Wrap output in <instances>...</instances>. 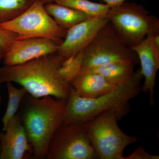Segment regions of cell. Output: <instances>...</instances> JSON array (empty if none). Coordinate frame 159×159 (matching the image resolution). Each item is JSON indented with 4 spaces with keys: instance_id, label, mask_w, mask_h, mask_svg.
<instances>
[{
    "instance_id": "cell-6",
    "label": "cell",
    "mask_w": 159,
    "mask_h": 159,
    "mask_svg": "<svg viewBox=\"0 0 159 159\" xmlns=\"http://www.w3.org/2000/svg\"><path fill=\"white\" fill-rule=\"evenodd\" d=\"M0 27L15 33L17 39L43 38L60 44L67 31L57 25L46 11L44 4L40 0H36L17 17L0 24Z\"/></svg>"
},
{
    "instance_id": "cell-17",
    "label": "cell",
    "mask_w": 159,
    "mask_h": 159,
    "mask_svg": "<svg viewBox=\"0 0 159 159\" xmlns=\"http://www.w3.org/2000/svg\"><path fill=\"white\" fill-rule=\"evenodd\" d=\"M6 84L9 99L6 112L2 119L4 131L10 120L16 115L23 98L27 93L24 88H17L11 82H7Z\"/></svg>"
},
{
    "instance_id": "cell-23",
    "label": "cell",
    "mask_w": 159,
    "mask_h": 159,
    "mask_svg": "<svg viewBox=\"0 0 159 159\" xmlns=\"http://www.w3.org/2000/svg\"><path fill=\"white\" fill-rule=\"evenodd\" d=\"M44 5L46 4H49V3H51L54 2L55 0H40Z\"/></svg>"
},
{
    "instance_id": "cell-12",
    "label": "cell",
    "mask_w": 159,
    "mask_h": 159,
    "mask_svg": "<svg viewBox=\"0 0 159 159\" xmlns=\"http://www.w3.org/2000/svg\"><path fill=\"white\" fill-rule=\"evenodd\" d=\"M0 136V159H22L32 148L22 122L19 114L10 120Z\"/></svg>"
},
{
    "instance_id": "cell-3",
    "label": "cell",
    "mask_w": 159,
    "mask_h": 159,
    "mask_svg": "<svg viewBox=\"0 0 159 159\" xmlns=\"http://www.w3.org/2000/svg\"><path fill=\"white\" fill-rule=\"evenodd\" d=\"M143 78L139 69L127 83L109 93L93 98L80 97L70 86L62 124L84 123L107 111L123 112L129 100L138 96L142 90L141 84Z\"/></svg>"
},
{
    "instance_id": "cell-1",
    "label": "cell",
    "mask_w": 159,
    "mask_h": 159,
    "mask_svg": "<svg viewBox=\"0 0 159 159\" xmlns=\"http://www.w3.org/2000/svg\"><path fill=\"white\" fill-rule=\"evenodd\" d=\"M65 60L56 52L20 64L5 65L0 68V83H16L35 98L67 99L70 84L61 73Z\"/></svg>"
},
{
    "instance_id": "cell-16",
    "label": "cell",
    "mask_w": 159,
    "mask_h": 159,
    "mask_svg": "<svg viewBox=\"0 0 159 159\" xmlns=\"http://www.w3.org/2000/svg\"><path fill=\"white\" fill-rule=\"evenodd\" d=\"M54 2L82 11L91 18L106 17L110 9L107 4L89 0H55Z\"/></svg>"
},
{
    "instance_id": "cell-9",
    "label": "cell",
    "mask_w": 159,
    "mask_h": 159,
    "mask_svg": "<svg viewBox=\"0 0 159 159\" xmlns=\"http://www.w3.org/2000/svg\"><path fill=\"white\" fill-rule=\"evenodd\" d=\"M109 22L106 17L90 18L67 30L57 53L65 59L74 57L82 51Z\"/></svg>"
},
{
    "instance_id": "cell-21",
    "label": "cell",
    "mask_w": 159,
    "mask_h": 159,
    "mask_svg": "<svg viewBox=\"0 0 159 159\" xmlns=\"http://www.w3.org/2000/svg\"><path fill=\"white\" fill-rule=\"evenodd\" d=\"M105 2L106 4L108 5L110 8L116 7L120 6L122 3L125 2L127 0H102Z\"/></svg>"
},
{
    "instance_id": "cell-2",
    "label": "cell",
    "mask_w": 159,
    "mask_h": 159,
    "mask_svg": "<svg viewBox=\"0 0 159 159\" xmlns=\"http://www.w3.org/2000/svg\"><path fill=\"white\" fill-rule=\"evenodd\" d=\"M66 100L51 96L35 98L28 93L23 98L19 114L35 158L46 157L51 139L62 124Z\"/></svg>"
},
{
    "instance_id": "cell-10",
    "label": "cell",
    "mask_w": 159,
    "mask_h": 159,
    "mask_svg": "<svg viewBox=\"0 0 159 159\" xmlns=\"http://www.w3.org/2000/svg\"><path fill=\"white\" fill-rule=\"evenodd\" d=\"M60 43L43 38L17 39L3 58L6 66H14L56 53Z\"/></svg>"
},
{
    "instance_id": "cell-15",
    "label": "cell",
    "mask_w": 159,
    "mask_h": 159,
    "mask_svg": "<svg viewBox=\"0 0 159 159\" xmlns=\"http://www.w3.org/2000/svg\"><path fill=\"white\" fill-rule=\"evenodd\" d=\"M45 8L57 25L67 30L91 18L84 12L56 2L46 4Z\"/></svg>"
},
{
    "instance_id": "cell-22",
    "label": "cell",
    "mask_w": 159,
    "mask_h": 159,
    "mask_svg": "<svg viewBox=\"0 0 159 159\" xmlns=\"http://www.w3.org/2000/svg\"><path fill=\"white\" fill-rule=\"evenodd\" d=\"M152 41L154 45L159 50V34H154L152 36Z\"/></svg>"
},
{
    "instance_id": "cell-7",
    "label": "cell",
    "mask_w": 159,
    "mask_h": 159,
    "mask_svg": "<svg viewBox=\"0 0 159 159\" xmlns=\"http://www.w3.org/2000/svg\"><path fill=\"white\" fill-rule=\"evenodd\" d=\"M80 70H87L110 63L128 61L136 64V54L119 38L109 22L82 51Z\"/></svg>"
},
{
    "instance_id": "cell-13",
    "label": "cell",
    "mask_w": 159,
    "mask_h": 159,
    "mask_svg": "<svg viewBox=\"0 0 159 159\" xmlns=\"http://www.w3.org/2000/svg\"><path fill=\"white\" fill-rule=\"evenodd\" d=\"M70 84L77 95L86 98L99 97L118 87L98 73L80 70Z\"/></svg>"
},
{
    "instance_id": "cell-14",
    "label": "cell",
    "mask_w": 159,
    "mask_h": 159,
    "mask_svg": "<svg viewBox=\"0 0 159 159\" xmlns=\"http://www.w3.org/2000/svg\"><path fill=\"white\" fill-rule=\"evenodd\" d=\"M136 64L128 61H119L98 66L84 70L93 71L105 77L108 81L117 86L128 82L134 74Z\"/></svg>"
},
{
    "instance_id": "cell-4",
    "label": "cell",
    "mask_w": 159,
    "mask_h": 159,
    "mask_svg": "<svg viewBox=\"0 0 159 159\" xmlns=\"http://www.w3.org/2000/svg\"><path fill=\"white\" fill-rule=\"evenodd\" d=\"M122 112L107 111L83 123L98 158L125 159V148L138 141L136 137L127 134L119 127L117 120Z\"/></svg>"
},
{
    "instance_id": "cell-8",
    "label": "cell",
    "mask_w": 159,
    "mask_h": 159,
    "mask_svg": "<svg viewBox=\"0 0 159 159\" xmlns=\"http://www.w3.org/2000/svg\"><path fill=\"white\" fill-rule=\"evenodd\" d=\"M46 157L48 159H99L83 123L61 124L51 139Z\"/></svg>"
},
{
    "instance_id": "cell-11",
    "label": "cell",
    "mask_w": 159,
    "mask_h": 159,
    "mask_svg": "<svg viewBox=\"0 0 159 159\" xmlns=\"http://www.w3.org/2000/svg\"><path fill=\"white\" fill-rule=\"evenodd\" d=\"M153 35L148 34L141 42L130 48L136 54L141 63L140 70L145 79L142 90L149 93L151 106L155 104L156 79L159 69V50L152 42Z\"/></svg>"
},
{
    "instance_id": "cell-5",
    "label": "cell",
    "mask_w": 159,
    "mask_h": 159,
    "mask_svg": "<svg viewBox=\"0 0 159 159\" xmlns=\"http://www.w3.org/2000/svg\"><path fill=\"white\" fill-rule=\"evenodd\" d=\"M106 17L119 38L130 48L148 34H159V20L142 5L125 2L110 8Z\"/></svg>"
},
{
    "instance_id": "cell-25",
    "label": "cell",
    "mask_w": 159,
    "mask_h": 159,
    "mask_svg": "<svg viewBox=\"0 0 159 159\" xmlns=\"http://www.w3.org/2000/svg\"><path fill=\"white\" fill-rule=\"evenodd\" d=\"M0 151H1V145H0Z\"/></svg>"
},
{
    "instance_id": "cell-18",
    "label": "cell",
    "mask_w": 159,
    "mask_h": 159,
    "mask_svg": "<svg viewBox=\"0 0 159 159\" xmlns=\"http://www.w3.org/2000/svg\"><path fill=\"white\" fill-rule=\"evenodd\" d=\"M36 0H0V24L15 18Z\"/></svg>"
},
{
    "instance_id": "cell-19",
    "label": "cell",
    "mask_w": 159,
    "mask_h": 159,
    "mask_svg": "<svg viewBox=\"0 0 159 159\" xmlns=\"http://www.w3.org/2000/svg\"><path fill=\"white\" fill-rule=\"evenodd\" d=\"M17 39V35L15 33L0 27V61L3 59Z\"/></svg>"
},
{
    "instance_id": "cell-24",
    "label": "cell",
    "mask_w": 159,
    "mask_h": 159,
    "mask_svg": "<svg viewBox=\"0 0 159 159\" xmlns=\"http://www.w3.org/2000/svg\"><path fill=\"white\" fill-rule=\"evenodd\" d=\"M1 84V83H0V84ZM2 97H1V94H0V102H1V101H2Z\"/></svg>"
},
{
    "instance_id": "cell-20",
    "label": "cell",
    "mask_w": 159,
    "mask_h": 159,
    "mask_svg": "<svg viewBox=\"0 0 159 159\" xmlns=\"http://www.w3.org/2000/svg\"><path fill=\"white\" fill-rule=\"evenodd\" d=\"M159 156L148 153L143 147L139 146L130 155L125 157V159H159Z\"/></svg>"
}]
</instances>
